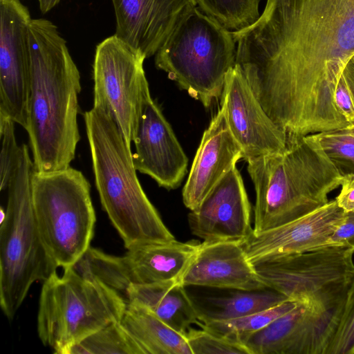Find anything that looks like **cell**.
<instances>
[{"mask_svg": "<svg viewBox=\"0 0 354 354\" xmlns=\"http://www.w3.org/2000/svg\"><path fill=\"white\" fill-rule=\"evenodd\" d=\"M120 322L145 354H192L184 335L142 306L127 304Z\"/></svg>", "mask_w": 354, "mask_h": 354, "instance_id": "cell-22", "label": "cell"}, {"mask_svg": "<svg viewBox=\"0 0 354 354\" xmlns=\"http://www.w3.org/2000/svg\"><path fill=\"white\" fill-rule=\"evenodd\" d=\"M255 189L254 233L275 228L324 205L343 176L312 135L280 153L246 160Z\"/></svg>", "mask_w": 354, "mask_h": 354, "instance_id": "cell-3", "label": "cell"}, {"mask_svg": "<svg viewBox=\"0 0 354 354\" xmlns=\"http://www.w3.org/2000/svg\"><path fill=\"white\" fill-rule=\"evenodd\" d=\"M346 212L336 199L290 222L261 233L253 231L241 242L252 263L331 247L329 239Z\"/></svg>", "mask_w": 354, "mask_h": 354, "instance_id": "cell-15", "label": "cell"}, {"mask_svg": "<svg viewBox=\"0 0 354 354\" xmlns=\"http://www.w3.org/2000/svg\"><path fill=\"white\" fill-rule=\"evenodd\" d=\"M201 244L198 241L176 239L149 242L127 249L121 257L90 247L73 267L81 274L99 279L124 297L131 284L181 283Z\"/></svg>", "mask_w": 354, "mask_h": 354, "instance_id": "cell-10", "label": "cell"}, {"mask_svg": "<svg viewBox=\"0 0 354 354\" xmlns=\"http://www.w3.org/2000/svg\"><path fill=\"white\" fill-rule=\"evenodd\" d=\"M31 19L20 0H0V115L24 129L30 95Z\"/></svg>", "mask_w": 354, "mask_h": 354, "instance_id": "cell-13", "label": "cell"}, {"mask_svg": "<svg viewBox=\"0 0 354 354\" xmlns=\"http://www.w3.org/2000/svg\"><path fill=\"white\" fill-rule=\"evenodd\" d=\"M331 247L354 245V210L346 212L343 221L335 229L329 239Z\"/></svg>", "mask_w": 354, "mask_h": 354, "instance_id": "cell-32", "label": "cell"}, {"mask_svg": "<svg viewBox=\"0 0 354 354\" xmlns=\"http://www.w3.org/2000/svg\"><path fill=\"white\" fill-rule=\"evenodd\" d=\"M199 8L231 32L241 30L260 17V0H196Z\"/></svg>", "mask_w": 354, "mask_h": 354, "instance_id": "cell-25", "label": "cell"}, {"mask_svg": "<svg viewBox=\"0 0 354 354\" xmlns=\"http://www.w3.org/2000/svg\"><path fill=\"white\" fill-rule=\"evenodd\" d=\"M32 205L44 243L57 267L73 266L91 247L96 216L91 185L71 167L49 172L35 170Z\"/></svg>", "mask_w": 354, "mask_h": 354, "instance_id": "cell-8", "label": "cell"}, {"mask_svg": "<svg viewBox=\"0 0 354 354\" xmlns=\"http://www.w3.org/2000/svg\"><path fill=\"white\" fill-rule=\"evenodd\" d=\"M241 158V149L231 133L221 106L203 134L183 189L185 207L191 211L196 209Z\"/></svg>", "mask_w": 354, "mask_h": 354, "instance_id": "cell-19", "label": "cell"}, {"mask_svg": "<svg viewBox=\"0 0 354 354\" xmlns=\"http://www.w3.org/2000/svg\"><path fill=\"white\" fill-rule=\"evenodd\" d=\"M335 104L348 125L354 124V56L346 64L338 82Z\"/></svg>", "mask_w": 354, "mask_h": 354, "instance_id": "cell-31", "label": "cell"}, {"mask_svg": "<svg viewBox=\"0 0 354 354\" xmlns=\"http://www.w3.org/2000/svg\"><path fill=\"white\" fill-rule=\"evenodd\" d=\"M40 10L45 14L57 6L61 0H37Z\"/></svg>", "mask_w": 354, "mask_h": 354, "instance_id": "cell-34", "label": "cell"}, {"mask_svg": "<svg viewBox=\"0 0 354 354\" xmlns=\"http://www.w3.org/2000/svg\"><path fill=\"white\" fill-rule=\"evenodd\" d=\"M344 302L332 308L299 302L264 328L237 339L250 354H325Z\"/></svg>", "mask_w": 354, "mask_h": 354, "instance_id": "cell-12", "label": "cell"}, {"mask_svg": "<svg viewBox=\"0 0 354 354\" xmlns=\"http://www.w3.org/2000/svg\"><path fill=\"white\" fill-rule=\"evenodd\" d=\"M236 54L233 32L196 6L159 48L155 64L191 97L209 107L221 97L226 75L235 66Z\"/></svg>", "mask_w": 354, "mask_h": 354, "instance_id": "cell-7", "label": "cell"}, {"mask_svg": "<svg viewBox=\"0 0 354 354\" xmlns=\"http://www.w3.org/2000/svg\"><path fill=\"white\" fill-rule=\"evenodd\" d=\"M233 36L235 65L288 142L348 125L335 93L354 56V0H267Z\"/></svg>", "mask_w": 354, "mask_h": 354, "instance_id": "cell-1", "label": "cell"}, {"mask_svg": "<svg viewBox=\"0 0 354 354\" xmlns=\"http://www.w3.org/2000/svg\"><path fill=\"white\" fill-rule=\"evenodd\" d=\"M115 35L149 58L195 7L196 0H112Z\"/></svg>", "mask_w": 354, "mask_h": 354, "instance_id": "cell-18", "label": "cell"}, {"mask_svg": "<svg viewBox=\"0 0 354 354\" xmlns=\"http://www.w3.org/2000/svg\"><path fill=\"white\" fill-rule=\"evenodd\" d=\"M221 105L243 159L283 153L287 136L267 114L240 68L227 73Z\"/></svg>", "mask_w": 354, "mask_h": 354, "instance_id": "cell-14", "label": "cell"}, {"mask_svg": "<svg viewBox=\"0 0 354 354\" xmlns=\"http://www.w3.org/2000/svg\"><path fill=\"white\" fill-rule=\"evenodd\" d=\"M340 187L335 198L339 207L345 212L354 210V175L343 176Z\"/></svg>", "mask_w": 354, "mask_h": 354, "instance_id": "cell-33", "label": "cell"}, {"mask_svg": "<svg viewBox=\"0 0 354 354\" xmlns=\"http://www.w3.org/2000/svg\"><path fill=\"white\" fill-rule=\"evenodd\" d=\"M145 59L115 35L95 49L93 106L113 117L130 146L143 105L151 96L143 67Z\"/></svg>", "mask_w": 354, "mask_h": 354, "instance_id": "cell-11", "label": "cell"}, {"mask_svg": "<svg viewBox=\"0 0 354 354\" xmlns=\"http://www.w3.org/2000/svg\"><path fill=\"white\" fill-rule=\"evenodd\" d=\"M28 39L30 83L27 131L35 169H66L74 160L80 136L78 95L80 75L57 26L32 19Z\"/></svg>", "mask_w": 354, "mask_h": 354, "instance_id": "cell-2", "label": "cell"}, {"mask_svg": "<svg viewBox=\"0 0 354 354\" xmlns=\"http://www.w3.org/2000/svg\"><path fill=\"white\" fill-rule=\"evenodd\" d=\"M126 299L99 279L73 266L43 281L37 328L42 344L54 353L68 354L75 345L104 326L120 322Z\"/></svg>", "mask_w": 354, "mask_h": 354, "instance_id": "cell-6", "label": "cell"}, {"mask_svg": "<svg viewBox=\"0 0 354 354\" xmlns=\"http://www.w3.org/2000/svg\"><path fill=\"white\" fill-rule=\"evenodd\" d=\"M133 142L136 147L133 161L137 171L167 189L180 185L187 171L188 158L151 96L143 105Z\"/></svg>", "mask_w": 354, "mask_h": 354, "instance_id": "cell-16", "label": "cell"}, {"mask_svg": "<svg viewBox=\"0 0 354 354\" xmlns=\"http://www.w3.org/2000/svg\"><path fill=\"white\" fill-rule=\"evenodd\" d=\"M15 122L0 115V181L1 190L6 189L17 164L20 147L17 142Z\"/></svg>", "mask_w": 354, "mask_h": 354, "instance_id": "cell-30", "label": "cell"}, {"mask_svg": "<svg viewBox=\"0 0 354 354\" xmlns=\"http://www.w3.org/2000/svg\"><path fill=\"white\" fill-rule=\"evenodd\" d=\"M185 337L192 354H250L236 338L216 334L206 329L189 328Z\"/></svg>", "mask_w": 354, "mask_h": 354, "instance_id": "cell-28", "label": "cell"}, {"mask_svg": "<svg viewBox=\"0 0 354 354\" xmlns=\"http://www.w3.org/2000/svg\"><path fill=\"white\" fill-rule=\"evenodd\" d=\"M180 282L131 284L124 295L127 304L142 306L185 336L200 321L194 302Z\"/></svg>", "mask_w": 354, "mask_h": 354, "instance_id": "cell-21", "label": "cell"}, {"mask_svg": "<svg viewBox=\"0 0 354 354\" xmlns=\"http://www.w3.org/2000/svg\"><path fill=\"white\" fill-rule=\"evenodd\" d=\"M35 170L28 147L21 145L0 226V306L10 320L32 285L44 281L58 268L44 243L35 216L31 191Z\"/></svg>", "mask_w": 354, "mask_h": 354, "instance_id": "cell-5", "label": "cell"}, {"mask_svg": "<svg viewBox=\"0 0 354 354\" xmlns=\"http://www.w3.org/2000/svg\"><path fill=\"white\" fill-rule=\"evenodd\" d=\"M84 118L102 207L126 249L175 239L145 193L131 146L113 117L93 106Z\"/></svg>", "mask_w": 354, "mask_h": 354, "instance_id": "cell-4", "label": "cell"}, {"mask_svg": "<svg viewBox=\"0 0 354 354\" xmlns=\"http://www.w3.org/2000/svg\"><path fill=\"white\" fill-rule=\"evenodd\" d=\"M299 302L288 299L269 308L243 317L207 323L199 322L202 328L218 335L236 338L242 335L252 333L296 308Z\"/></svg>", "mask_w": 354, "mask_h": 354, "instance_id": "cell-26", "label": "cell"}, {"mask_svg": "<svg viewBox=\"0 0 354 354\" xmlns=\"http://www.w3.org/2000/svg\"><path fill=\"white\" fill-rule=\"evenodd\" d=\"M194 236L205 242L240 241L252 231L251 205L241 175L234 167L188 214Z\"/></svg>", "mask_w": 354, "mask_h": 354, "instance_id": "cell-17", "label": "cell"}, {"mask_svg": "<svg viewBox=\"0 0 354 354\" xmlns=\"http://www.w3.org/2000/svg\"><path fill=\"white\" fill-rule=\"evenodd\" d=\"M145 354L120 322L111 323L75 345L68 354Z\"/></svg>", "mask_w": 354, "mask_h": 354, "instance_id": "cell-24", "label": "cell"}, {"mask_svg": "<svg viewBox=\"0 0 354 354\" xmlns=\"http://www.w3.org/2000/svg\"><path fill=\"white\" fill-rule=\"evenodd\" d=\"M290 299L266 288L261 290H239L225 296L208 297L196 305L200 322L224 321L257 313Z\"/></svg>", "mask_w": 354, "mask_h": 354, "instance_id": "cell-23", "label": "cell"}, {"mask_svg": "<svg viewBox=\"0 0 354 354\" xmlns=\"http://www.w3.org/2000/svg\"><path fill=\"white\" fill-rule=\"evenodd\" d=\"M353 248L354 249V245L353 246Z\"/></svg>", "mask_w": 354, "mask_h": 354, "instance_id": "cell-35", "label": "cell"}, {"mask_svg": "<svg viewBox=\"0 0 354 354\" xmlns=\"http://www.w3.org/2000/svg\"><path fill=\"white\" fill-rule=\"evenodd\" d=\"M354 249L328 247L253 264L266 287L297 302L332 308L344 301L354 275Z\"/></svg>", "mask_w": 354, "mask_h": 354, "instance_id": "cell-9", "label": "cell"}, {"mask_svg": "<svg viewBox=\"0 0 354 354\" xmlns=\"http://www.w3.org/2000/svg\"><path fill=\"white\" fill-rule=\"evenodd\" d=\"M181 284L247 291L267 288L240 241L201 243Z\"/></svg>", "mask_w": 354, "mask_h": 354, "instance_id": "cell-20", "label": "cell"}, {"mask_svg": "<svg viewBox=\"0 0 354 354\" xmlns=\"http://www.w3.org/2000/svg\"><path fill=\"white\" fill-rule=\"evenodd\" d=\"M310 135L342 176L354 175V124Z\"/></svg>", "mask_w": 354, "mask_h": 354, "instance_id": "cell-27", "label": "cell"}, {"mask_svg": "<svg viewBox=\"0 0 354 354\" xmlns=\"http://www.w3.org/2000/svg\"><path fill=\"white\" fill-rule=\"evenodd\" d=\"M354 353V275L347 290L337 329L325 354Z\"/></svg>", "mask_w": 354, "mask_h": 354, "instance_id": "cell-29", "label": "cell"}]
</instances>
